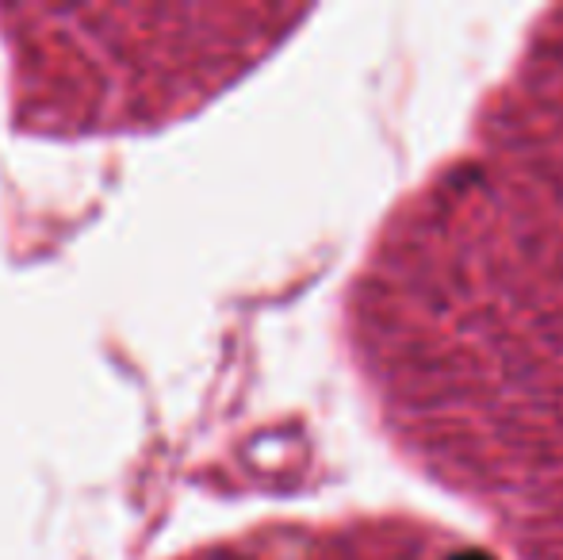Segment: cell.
I'll return each mask as SVG.
<instances>
[{"label": "cell", "mask_w": 563, "mask_h": 560, "mask_svg": "<svg viewBox=\"0 0 563 560\" xmlns=\"http://www.w3.org/2000/svg\"><path fill=\"white\" fill-rule=\"evenodd\" d=\"M361 353L415 464L487 510L518 560H563V8L472 150L387 227Z\"/></svg>", "instance_id": "cell-1"}]
</instances>
